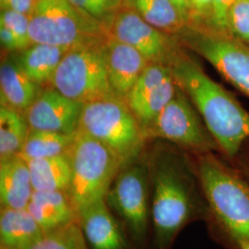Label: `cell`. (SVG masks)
Listing matches in <instances>:
<instances>
[{
	"label": "cell",
	"mask_w": 249,
	"mask_h": 249,
	"mask_svg": "<svg viewBox=\"0 0 249 249\" xmlns=\"http://www.w3.org/2000/svg\"><path fill=\"white\" fill-rule=\"evenodd\" d=\"M148 164L152 249H171L188 223L209 213L196 176L182 155L157 152Z\"/></svg>",
	"instance_id": "1"
},
{
	"label": "cell",
	"mask_w": 249,
	"mask_h": 249,
	"mask_svg": "<svg viewBox=\"0 0 249 249\" xmlns=\"http://www.w3.org/2000/svg\"><path fill=\"white\" fill-rule=\"evenodd\" d=\"M171 68L178 87L196 107L218 148L229 157L236 156L249 140V111L193 60L178 56Z\"/></svg>",
	"instance_id": "2"
},
{
	"label": "cell",
	"mask_w": 249,
	"mask_h": 249,
	"mask_svg": "<svg viewBox=\"0 0 249 249\" xmlns=\"http://www.w3.org/2000/svg\"><path fill=\"white\" fill-rule=\"evenodd\" d=\"M196 176L211 214L232 240L249 241V183L212 154L199 158Z\"/></svg>",
	"instance_id": "3"
},
{
	"label": "cell",
	"mask_w": 249,
	"mask_h": 249,
	"mask_svg": "<svg viewBox=\"0 0 249 249\" xmlns=\"http://www.w3.org/2000/svg\"><path fill=\"white\" fill-rule=\"evenodd\" d=\"M67 154L71 178L66 192L78 215L83 209L106 199L123 165L103 143L80 130Z\"/></svg>",
	"instance_id": "4"
},
{
	"label": "cell",
	"mask_w": 249,
	"mask_h": 249,
	"mask_svg": "<svg viewBox=\"0 0 249 249\" xmlns=\"http://www.w3.org/2000/svg\"><path fill=\"white\" fill-rule=\"evenodd\" d=\"M79 130L103 143L123 167L136 161L146 138L142 125L127 104L116 97L85 104Z\"/></svg>",
	"instance_id": "5"
},
{
	"label": "cell",
	"mask_w": 249,
	"mask_h": 249,
	"mask_svg": "<svg viewBox=\"0 0 249 249\" xmlns=\"http://www.w3.org/2000/svg\"><path fill=\"white\" fill-rule=\"evenodd\" d=\"M29 17L32 44L55 45L71 50L107 39L104 25L70 0H36Z\"/></svg>",
	"instance_id": "6"
},
{
	"label": "cell",
	"mask_w": 249,
	"mask_h": 249,
	"mask_svg": "<svg viewBox=\"0 0 249 249\" xmlns=\"http://www.w3.org/2000/svg\"><path fill=\"white\" fill-rule=\"evenodd\" d=\"M105 41L72 48L65 53L51 80L53 89L84 105L116 97L107 75Z\"/></svg>",
	"instance_id": "7"
},
{
	"label": "cell",
	"mask_w": 249,
	"mask_h": 249,
	"mask_svg": "<svg viewBox=\"0 0 249 249\" xmlns=\"http://www.w3.org/2000/svg\"><path fill=\"white\" fill-rule=\"evenodd\" d=\"M132 240L144 246L151 224V190L147 163L134 161L119 171L106 196Z\"/></svg>",
	"instance_id": "8"
},
{
	"label": "cell",
	"mask_w": 249,
	"mask_h": 249,
	"mask_svg": "<svg viewBox=\"0 0 249 249\" xmlns=\"http://www.w3.org/2000/svg\"><path fill=\"white\" fill-rule=\"evenodd\" d=\"M185 41L233 87L249 97V46L219 31L187 32Z\"/></svg>",
	"instance_id": "9"
},
{
	"label": "cell",
	"mask_w": 249,
	"mask_h": 249,
	"mask_svg": "<svg viewBox=\"0 0 249 249\" xmlns=\"http://www.w3.org/2000/svg\"><path fill=\"white\" fill-rule=\"evenodd\" d=\"M205 127L187 101V94L178 87L175 97L146 128L145 134L146 137H157L183 148L207 153L218 145Z\"/></svg>",
	"instance_id": "10"
},
{
	"label": "cell",
	"mask_w": 249,
	"mask_h": 249,
	"mask_svg": "<svg viewBox=\"0 0 249 249\" xmlns=\"http://www.w3.org/2000/svg\"><path fill=\"white\" fill-rule=\"evenodd\" d=\"M103 25L108 36L133 47L149 62L162 63L169 55L168 36L131 9L121 7Z\"/></svg>",
	"instance_id": "11"
},
{
	"label": "cell",
	"mask_w": 249,
	"mask_h": 249,
	"mask_svg": "<svg viewBox=\"0 0 249 249\" xmlns=\"http://www.w3.org/2000/svg\"><path fill=\"white\" fill-rule=\"evenodd\" d=\"M84 104L66 97L55 89L39 94L26 111L30 129L75 134L80 129Z\"/></svg>",
	"instance_id": "12"
},
{
	"label": "cell",
	"mask_w": 249,
	"mask_h": 249,
	"mask_svg": "<svg viewBox=\"0 0 249 249\" xmlns=\"http://www.w3.org/2000/svg\"><path fill=\"white\" fill-rule=\"evenodd\" d=\"M107 75L116 98L125 99L149 61L135 48L107 35L104 43Z\"/></svg>",
	"instance_id": "13"
},
{
	"label": "cell",
	"mask_w": 249,
	"mask_h": 249,
	"mask_svg": "<svg viewBox=\"0 0 249 249\" xmlns=\"http://www.w3.org/2000/svg\"><path fill=\"white\" fill-rule=\"evenodd\" d=\"M77 219L89 249H132L106 199L80 211Z\"/></svg>",
	"instance_id": "14"
},
{
	"label": "cell",
	"mask_w": 249,
	"mask_h": 249,
	"mask_svg": "<svg viewBox=\"0 0 249 249\" xmlns=\"http://www.w3.org/2000/svg\"><path fill=\"white\" fill-rule=\"evenodd\" d=\"M34 191L26 160L19 155L0 160L1 208L26 209Z\"/></svg>",
	"instance_id": "15"
},
{
	"label": "cell",
	"mask_w": 249,
	"mask_h": 249,
	"mask_svg": "<svg viewBox=\"0 0 249 249\" xmlns=\"http://www.w3.org/2000/svg\"><path fill=\"white\" fill-rule=\"evenodd\" d=\"M44 231L53 230L77 220L66 191H34L26 208Z\"/></svg>",
	"instance_id": "16"
},
{
	"label": "cell",
	"mask_w": 249,
	"mask_h": 249,
	"mask_svg": "<svg viewBox=\"0 0 249 249\" xmlns=\"http://www.w3.org/2000/svg\"><path fill=\"white\" fill-rule=\"evenodd\" d=\"M1 106L26 112L37 98V84L22 71L17 61L4 60L0 66Z\"/></svg>",
	"instance_id": "17"
},
{
	"label": "cell",
	"mask_w": 249,
	"mask_h": 249,
	"mask_svg": "<svg viewBox=\"0 0 249 249\" xmlns=\"http://www.w3.org/2000/svg\"><path fill=\"white\" fill-rule=\"evenodd\" d=\"M45 231L27 209L1 208L0 249H23Z\"/></svg>",
	"instance_id": "18"
},
{
	"label": "cell",
	"mask_w": 249,
	"mask_h": 249,
	"mask_svg": "<svg viewBox=\"0 0 249 249\" xmlns=\"http://www.w3.org/2000/svg\"><path fill=\"white\" fill-rule=\"evenodd\" d=\"M69 50L60 46L32 44L20 53L17 62L37 85L50 81L63 56Z\"/></svg>",
	"instance_id": "19"
},
{
	"label": "cell",
	"mask_w": 249,
	"mask_h": 249,
	"mask_svg": "<svg viewBox=\"0 0 249 249\" xmlns=\"http://www.w3.org/2000/svg\"><path fill=\"white\" fill-rule=\"evenodd\" d=\"M36 191H67L71 167L68 154L27 160Z\"/></svg>",
	"instance_id": "20"
},
{
	"label": "cell",
	"mask_w": 249,
	"mask_h": 249,
	"mask_svg": "<svg viewBox=\"0 0 249 249\" xmlns=\"http://www.w3.org/2000/svg\"><path fill=\"white\" fill-rule=\"evenodd\" d=\"M122 7L133 10L165 34L181 32L187 24L169 0H123Z\"/></svg>",
	"instance_id": "21"
},
{
	"label": "cell",
	"mask_w": 249,
	"mask_h": 249,
	"mask_svg": "<svg viewBox=\"0 0 249 249\" xmlns=\"http://www.w3.org/2000/svg\"><path fill=\"white\" fill-rule=\"evenodd\" d=\"M76 134L29 129L26 141L18 155L27 161L67 154L75 141Z\"/></svg>",
	"instance_id": "22"
},
{
	"label": "cell",
	"mask_w": 249,
	"mask_h": 249,
	"mask_svg": "<svg viewBox=\"0 0 249 249\" xmlns=\"http://www.w3.org/2000/svg\"><path fill=\"white\" fill-rule=\"evenodd\" d=\"M27 121L17 110L0 108V160L18 155L29 132Z\"/></svg>",
	"instance_id": "23"
},
{
	"label": "cell",
	"mask_w": 249,
	"mask_h": 249,
	"mask_svg": "<svg viewBox=\"0 0 249 249\" xmlns=\"http://www.w3.org/2000/svg\"><path fill=\"white\" fill-rule=\"evenodd\" d=\"M178 89V84L172 76L142 98L127 104L142 125L144 131L175 97Z\"/></svg>",
	"instance_id": "24"
},
{
	"label": "cell",
	"mask_w": 249,
	"mask_h": 249,
	"mask_svg": "<svg viewBox=\"0 0 249 249\" xmlns=\"http://www.w3.org/2000/svg\"><path fill=\"white\" fill-rule=\"evenodd\" d=\"M21 249H89L78 219L45 231L37 240Z\"/></svg>",
	"instance_id": "25"
},
{
	"label": "cell",
	"mask_w": 249,
	"mask_h": 249,
	"mask_svg": "<svg viewBox=\"0 0 249 249\" xmlns=\"http://www.w3.org/2000/svg\"><path fill=\"white\" fill-rule=\"evenodd\" d=\"M172 76L173 72L170 65L160 62L149 63L127 95L125 103L129 104L142 98Z\"/></svg>",
	"instance_id": "26"
},
{
	"label": "cell",
	"mask_w": 249,
	"mask_h": 249,
	"mask_svg": "<svg viewBox=\"0 0 249 249\" xmlns=\"http://www.w3.org/2000/svg\"><path fill=\"white\" fill-rule=\"evenodd\" d=\"M228 30L249 46V0H237L228 17Z\"/></svg>",
	"instance_id": "27"
},
{
	"label": "cell",
	"mask_w": 249,
	"mask_h": 249,
	"mask_svg": "<svg viewBox=\"0 0 249 249\" xmlns=\"http://www.w3.org/2000/svg\"><path fill=\"white\" fill-rule=\"evenodd\" d=\"M0 25L7 27L18 38L22 50L32 45L29 34L30 17L13 9H3L0 14Z\"/></svg>",
	"instance_id": "28"
},
{
	"label": "cell",
	"mask_w": 249,
	"mask_h": 249,
	"mask_svg": "<svg viewBox=\"0 0 249 249\" xmlns=\"http://www.w3.org/2000/svg\"><path fill=\"white\" fill-rule=\"evenodd\" d=\"M72 4L102 24L120 9L123 0H70Z\"/></svg>",
	"instance_id": "29"
},
{
	"label": "cell",
	"mask_w": 249,
	"mask_h": 249,
	"mask_svg": "<svg viewBox=\"0 0 249 249\" xmlns=\"http://www.w3.org/2000/svg\"><path fill=\"white\" fill-rule=\"evenodd\" d=\"M237 0H213L211 20L214 30L225 33L228 30V17L231 7Z\"/></svg>",
	"instance_id": "30"
},
{
	"label": "cell",
	"mask_w": 249,
	"mask_h": 249,
	"mask_svg": "<svg viewBox=\"0 0 249 249\" xmlns=\"http://www.w3.org/2000/svg\"><path fill=\"white\" fill-rule=\"evenodd\" d=\"M0 41L2 47L8 51L22 50V46L16 36L7 27L2 25H0Z\"/></svg>",
	"instance_id": "31"
},
{
	"label": "cell",
	"mask_w": 249,
	"mask_h": 249,
	"mask_svg": "<svg viewBox=\"0 0 249 249\" xmlns=\"http://www.w3.org/2000/svg\"><path fill=\"white\" fill-rule=\"evenodd\" d=\"M192 9V18L211 16L213 0H189Z\"/></svg>",
	"instance_id": "32"
},
{
	"label": "cell",
	"mask_w": 249,
	"mask_h": 249,
	"mask_svg": "<svg viewBox=\"0 0 249 249\" xmlns=\"http://www.w3.org/2000/svg\"><path fill=\"white\" fill-rule=\"evenodd\" d=\"M36 0H10L9 9L30 15L34 9Z\"/></svg>",
	"instance_id": "33"
},
{
	"label": "cell",
	"mask_w": 249,
	"mask_h": 249,
	"mask_svg": "<svg viewBox=\"0 0 249 249\" xmlns=\"http://www.w3.org/2000/svg\"><path fill=\"white\" fill-rule=\"evenodd\" d=\"M170 2L176 7L178 12L185 19L186 22H188L192 19V9L189 0H169Z\"/></svg>",
	"instance_id": "34"
},
{
	"label": "cell",
	"mask_w": 249,
	"mask_h": 249,
	"mask_svg": "<svg viewBox=\"0 0 249 249\" xmlns=\"http://www.w3.org/2000/svg\"><path fill=\"white\" fill-rule=\"evenodd\" d=\"M10 0H0V7L1 10L3 9H9Z\"/></svg>",
	"instance_id": "35"
},
{
	"label": "cell",
	"mask_w": 249,
	"mask_h": 249,
	"mask_svg": "<svg viewBox=\"0 0 249 249\" xmlns=\"http://www.w3.org/2000/svg\"><path fill=\"white\" fill-rule=\"evenodd\" d=\"M237 246L239 247V249H249V241H241Z\"/></svg>",
	"instance_id": "36"
},
{
	"label": "cell",
	"mask_w": 249,
	"mask_h": 249,
	"mask_svg": "<svg viewBox=\"0 0 249 249\" xmlns=\"http://www.w3.org/2000/svg\"></svg>",
	"instance_id": "37"
}]
</instances>
